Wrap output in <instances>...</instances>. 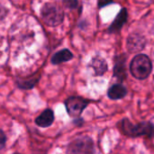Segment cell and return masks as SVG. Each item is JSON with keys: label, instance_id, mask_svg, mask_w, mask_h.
<instances>
[{"label": "cell", "instance_id": "cell-1", "mask_svg": "<svg viewBox=\"0 0 154 154\" xmlns=\"http://www.w3.org/2000/svg\"><path fill=\"white\" fill-rule=\"evenodd\" d=\"M41 17L49 26H58L64 20L63 10L54 3H45L41 8Z\"/></svg>", "mask_w": 154, "mask_h": 154}, {"label": "cell", "instance_id": "cell-2", "mask_svg": "<svg viewBox=\"0 0 154 154\" xmlns=\"http://www.w3.org/2000/svg\"><path fill=\"white\" fill-rule=\"evenodd\" d=\"M152 69V61L144 54H137L130 64V71L137 79H145L149 77Z\"/></svg>", "mask_w": 154, "mask_h": 154}, {"label": "cell", "instance_id": "cell-3", "mask_svg": "<svg viewBox=\"0 0 154 154\" xmlns=\"http://www.w3.org/2000/svg\"><path fill=\"white\" fill-rule=\"evenodd\" d=\"M121 129L125 134L129 136H140V135H149L152 134L154 127L150 123H142L134 125L129 120L125 119L121 123Z\"/></svg>", "mask_w": 154, "mask_h": 154}, {"label": "cell", "instance_id": "cell-4", "mask_svg": "<svg viewBox=\"0 0 154 154\" xmlns=\"http://www.w3.org/2000/svg\"><path fill=\"white\" fill-rule=\"evenodd\" d=\"M88 104L89 101L81 97H69L65 100L67 112L73 118H79Z\"/></svg>", "mask_w": 154, "mask_h": 154}, {"label": "cell", "instance_id": "cell-5", "mask_svg": "<svg viewBox=\"0 0 154 154\" xmlns=\"http://www.w3.org/2000/svg\"><path fill=\"white\" fill-rule=\"evenodd\" d=\"M94 152V143L89 137L84 136L71 142L68 146L69 153H90Z\"/></svg>", "mask_w": 154, "mask_h": 154}, {"label": "cell", "instance_id": "cell-6", "mask_svg": "<svg viewBox=\"0 0 154 154\" xmlns=\"http://www.w3.org/2000/svg\"><path fill=\"white\" fill-rule=\"evenodd\" d=\"M145 45V40L140 34H132L127 40L128 50L132 52H137L143 49Z\"/></svg>", "mask_w": 154, "mask_h": 154}, {"label": "cell", "instance_id": "cell-7", "mask_svg": "<svg viewBox=\"0 0 154 154\" xmlns=\"http://www.w3.org/2000/svg\"><path fill=\"white\" fill-rule=\"evenodd\" d=\"M54 122V113L51 109L44 110L35 119V124L40 127H49Z\"/></svg>", "mask_w": 154, "mask_h": 154}, {"label": "cell", "instance_id": "cell-8", "mask_svg": "<svg viewBox=\"0 0 154 154\" xmlns=\"http://www.w3.org/2000/svg\"><path fill=\"white\" fill-rule=\"evenodd\" d=\"M127 17H128V13H127L126 8H123L120 11V13L116 15L113 23L109 27V32H116L120 31L122 29V27L124 26V24L126 23Z\"/></svg>", "mask_w": 154, "mask_h": 154}, {"label": "cell", "instance_id": "cell-9", "mask_svg": "<svg viewBox=\"0 0 154 154\" xmlns=\"http://www.w3.org/2000/svg\"><path fill=\"white\" fill-rule=\"evenodd\" d=\"M90 66L94 69L96 76H102L107 71V63L106 60L99 56H97L92 59Z\"/></svg>", "mask_w": 154, "mask_h": 154}, {"label": "cell", "instance_id": "cell-10", "mask_svg": "<svg viewBox=\"0 0 154 154\" xmlns=\"http://www.w3.org/2000/svg\"><path fill=\"white\" fill-rule=\"evenodd\" d=\"M73 58V54L71 53V51L68 49H63L58 52H56L55 54H53V56L51 57V63L54 65H58L60 64L62 62L65 61H69Z\"/></svg>", "mask_w": 154, "mask_h": 154}, {"label": "cell", "instance_id": "cell-11", "mask_svg": "<svg viewBox=\"0 0 154 154\" xmlns=\"http://www.w3.org/2000/svg\"><path fill=\"white\" fill-rule=\"evenodd\" d=\"M127 93V90L126 88L121 85V84H116V85H113L109 89H108V92H107V95L108 97L113 99V100H117V99H121L123 98Z\"/></svg>", "mask_w": 154, "mask_h": 154}, {"label": "cell", "instance_id": "cell-12", "mask_svg": "<svg viewBox=\"0 0 154 154\" xmlns=\"http://www.w3.org/2000/svg\"><path fill=\"white\" fill-rule=\"evenodd\" d=\"M125 62V56L123 55V56L120 57L119 60H117V62H116V64L115 66V69H114V75L120 81H123L126 77Z\"/></svg>", "mask_w": 154, "mask_h": 154}, {"label": "cell", "instance_id": "cell-13", "mask_svg": "<svg viewBox=\"0 0 154 154\" xmlns=\"http://www.w3.org/2000/svg\"><path fill=\"white\" fill-rule=\"evenodd\" d=\"M40 78H41L40 75H34V76H32L31 78H28V79H17L16 84L20 88L31 89L36 85V83L39 81Z\"/></svg>", "mask_w": 154, "mask_h": 154}, {"label": "cell", "instance_id": "cell-14", "mask_svg": "<svg viewBox=\"0 0 154 154\" xmlns=\"http://www.w3.org/2000/svg\"><path fill=\"white\" fill-rule=\"evenodd\" d=\"M63 3H64V5L69 9H75L79 6L78 0H63Z\"/></svg>", "mask_w": 154, "mask_h": 154}, {"label": "cell", "instance_id": "cell-15", "mask_svg": "<svg viewBox=\"0 0 154 154\" xmlns=\"http://www.w3.org/2000/svg\"><path fill=\"white\" fill-rule=\"evenodd\" d=\"M5 143H6V136L4 134V132L0 129V151L4 149V147L5 146Z\"/></svg>", "mask_w": 154, "mask_h": 154}, {"label": "cell", "instance_id": "cell-16", "mask_svg": "<svg viewBox=\"0 0 154 154\" xmlns=\"http://www.w3.org/2000/svg\"><path fill=\"white\" fill-rule=\"evenodd\" d=\"M111 3H113V0H99L98 5H99V7H104V6L107 5Z\"/></svg>", "mask_w": 154, "mask_h": 154}]
</instances>
